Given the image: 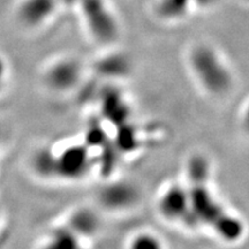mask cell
Segmentation results:
<instances>
[{
	"label": "cell",
	"mask_w": 249,
	"mask_h": 249,
	"mask_svg": "<svg viewBox=\"0 0 249 249\" xmlns=\"http://www.w3.org/2000/svg\"><path fill=\"white\" fill-rule=\"evenodd\" d=\"M207 166L201 160H195L191 166V191L189 200L195 213L209 224L224 238L235 240L242 234V225L230 216L218 204L207 187Z\"/></svg>",
	"instance_id": "obj_1"
},
{
	"label": "cell",
	"mask_w": 249,
	"mask_h": 249,
	"mask_svg": "<svg viewBox=\"0 0 249 249\" xmlns=\"http://www.w3.org/2000/svg\"><path fill=\"white\" fill-rule=\"evenodd\" d=\"M87 23L96 38L111 42L117 37L118 26L103 0H80Z\"/></svg>",
	"instance_id": "obj_2"
},
{
	"label": "cell",
	"mask_w": 249,
	"mask_h": 249,
	"mask_svg": "<svg viewBox=\"0 0 249 249\" xmlns=\"http://www.w3.org/2000/svg\"><path fill=\"white\" fill-rule=\"evenodd\" d=\"M193 65L198 77L209 89L220 91L229 85L227 71L216 55L209 50H197L193 55Z\"/></svg>",
	"instance_id": "obj_3"
},
{
	"label": "cell",
	"mask_w": 249,
	"mask_h": 249,
	"mask_svg": "<svg viewBox=\"0 0 249 249\" xmlns=\"http://www.w3.org/2000/svg\"><path fill=\"white\" fill-rule=\"evenodd\" d=\"M58 0H27L21 9V15L27 22L38 23L54 11Z\"/></svg>",
	"instance_id": "obj_4"
},
{
	"label": "cell",
	"mask_w": 249,
	"mask_h": 249,
	"mask_svg": "<svg viewBox=\"0 0 249 249\" xmlns=\"http://www.w3.org/2000/svg\"><path fill=\"white\" fill-rule=\"evenodd\" d=\"M189 0H161V8L165 13L179 14L187 7Z\"/></svg>",
	"instance_id": "obj_5"
},
{
	"label": "cell",
	"mask_w": 249,
	"mask_h": 249,
	"mask_svg": "<svg viewBox=\"0 0 249 249\" xmlns=\"http://www.w3.org/2000/svg\"><path fill=\"white\" fill-rule=\"evenodd\" d=\"M135 247H157V242H155L148 236V238L140 239V240L136 241Z\"/></svg>",
	"instance_id": "obj_6"
},
{
	"label": "cell",
	"mask_w": 249,
	"mask_h": 249,
	"mask_svg": "<svg viewBox=\"0 0 249 249\" xmlns=\"http://www.w3.org/2000/svg\"><path fill=\"white\" fill-rule=\"evenodd\" d=\"M1 77H2V66H1V62H0V82H1Z\"/></svg>",
	"instance_id": "obj_7"
},
{
	"label": "cell",
	"mask_w": 249,
	"mask_h": 249,
	"mask_svg": "<svg viewBox=\"0 0 249 249\" xmlns=\"http://www.w3.org/2000/svg\"><path fill=\"white\" fill-rule=\"evenodd\" d=\"M247 120H248V123H249V112H248V118H247Z\"/></svg>",
	"instance_id": "obj_8"
}]
</instances>
